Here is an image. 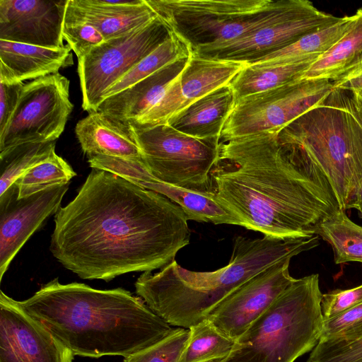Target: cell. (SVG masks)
<instances>
[{"label":"cell","instance_id":"4316f807","mask_svg":"<svg viewBox=\"0 0 362 362\" xmlns=\"http://www.w3.org/2000/svg\"><path fill=\"white\" fill-rule=\"evenodd\" d=\"M339 209L322 221L315 228V235L329 243L335 264L349 262L362 263V227L351 221Z\"/></svg>","mask_w":362,"mask_h":362},{"label":"cell","instance_id":"277c9868","mask_svg":"<svg viewBox=\"0 0 362 362\" xmlns=\"http://www.w3.org/2000/svg\"><path fill=\"white\" fill-rule=\"evenodd\" d=\"M319 236L277 238L236 236L228 264L213 272H194L175 260L135 282L136 293L170 326L189 329L206 320L213 308L249 279L281 259L319 245Z\"/></svg>","mask_w":362,"mask_h":362},{"label":"cell","instance_id":"b9f144b4","mask_svg":"<svg viewBox=\"0 0 362 362\" xmlns=\"http://www.w3.org/2000/svg\"><path fill=\"white\" fill-rule=\"evenodd\" d=\"M224 360L225 359L216 360V361H210V362H224Z\"/></svg>","mask_w":362,"mask_h":362},{"label":"cell","instance_id":"4fadbf2b","mask_svg":"<svg viewBox=\"0 0 362 362\" xmlns=\"http://www.w3.org/2000/svg\"><path fill=\"white\" fill-rule=\"evenodd\" d=\"M292 257L281 259L239 286L213 308L207 319L236 340L296 280L288 269Z\"/></svg>","mask_w":362,"mask_h":362},{"label":"cell","instance_id":"7a4b0ae2","mask_svg":"<svg viewBox=\"0 0 362 362\" xmlns=\"http://www.w3.org/2000/svg\"><path fill=\"white\" fill-rule=\"evenodd\" d=\"M210 175L216 202L264 235L311 237L340 209L320 169L275 133L220 141Z\"/></svg>","mask_w":362,"mask_h":362},{"label":"cell","instance_id":"484cf974","mask_svg":"<svg viewBox=\"0 0 362 362\" xmlns=\"http://www.w3.org/2000/svg\"><path fill=\"white\" fill-rule=\"evenodd\" d=\"M354 18V15L342 17L331 25L308 34L289 46L247 64H287L318 58L348 32Z\"/></svg>","mask_w":362,"mask_h":362},{"label":"cell","instance_id":"ffe728a7","mask_svg":"<svg viewBox=\"0 0 362 362\" xmlns=\"http://www.w3.org/2000/svg\"><path fill=\"white\" fill-rule=\"evenodd\" d=\"M69 45L49 49L0 40V81L13 84L59 73L73 65Z\"/></svg>","mask_w":362,"mask_h":362},{"label":"cell","instance_id":"5b68a950","mask_svg":"<svg viewBox=\"0 0 362 362\" xmlns=\"http://www.w3.org/2000/svg\"><path fill=\"white\" fill-rule=\"evenodd\" d=\"M317 274L290 285L235 340L224 362H294L319 342L324 317Z\"/></svg>","mask_w":362,"mask_h":362},{"label":"cell","instance_id":"ab89813d","mask_svg":"<svg viewBox=\"0 0 362 362\" xmlns=\"http://www.w3.org/2000/svg\"><path fill=\"white\" fill-rule=\"evenodd\" d=\"M356 209L362 215V180L356 187L352 201L349 209Z\"/></svg>","mask_w":362,"mask_h":362},{"label":"cell","instance_id":"9a60e30c","mask_svg":"<svg viewBox=\"0 0 362 362\" xmlns=\"http://www.w3.org/2000/svg\"><path fill=\"white\" fill-rule=\"evenodd\" d=\"M70 349L0 292V362H73Z\"/></svg>","mask_w":362,"mask_h":362},{"label":"cell","instance_id":"52a82bcc","mask_svg":"<svg viewBox=\"0 0 362 362\" xmlns=\"http://www.w3.org/2000/svg\"><path fill=\"white\" fill-rule=\"evenodd\" d=\"M170 28L196 49L230 42L299 8L304 0H146Z\"/></svg>","mask_w":362,"mask_h":362},{"label":"cell","instance_id":"2e32d148","mask_svg":"<svg viewBox=\"0 0 362 362\" xmlns=\"http://www.w3.org/2000/svg\"><path fill=\"white\" fill-rule=\"evenodd\" d=\"M68 0H0V40L62 48Z\"/></svg>","mask_w":362,"mask_h":362},{"label":"cell","instance_id":"44dd1931","mask_svg":"<svg viewBox=\"0 0 362 362\" xmlns=\"http://www.w3.org/2000/svg\"><path fill=\"white\" fill-rule=\"evenodd\" d=\"M189 57L170 63L131 87L105 98L97 111L129 124L136 123L160 100L170 83L184 69Z\"/></svg>","mask_w":362,"mask_h":362},{"label":"cell","instance_id":"4dcf8cb0","mask_svg":"<svg viewBox=\"0 0 362 362\" xmlns=\"http://www.w3.org/2000/svg\"><path fill=\"white\" fill-rule=\"evenodd\" d=\"M76 175L71 165L56 153L45 161L33 167L15 182L18 198L37 193L50 187L69 183Z\"/></svg>","mask_w":362,"mask_h":362},{"label":"cell","instance_id":"d6986e66","mask_svg":"<svg viewBox=\"0 0 362 362\" xmlns=\"http://www.w3.org/2000/svg\"><path fill=\"white\" fill-rule=\"evenodd\" d=\"M65 16L93 25L105 41L140 28L157 17L146 0H68Z\"/></svg>","mask_w":362,"mask_h":362},{"label":"cell","instance_id":"1f68e13d","mask_svg":"<svg viewBox=\"0 0 362 362\" xmlns=\"http://www.w3.org/2000/svg\"><path fill=\"white\" fill-rule=\"evenodd\" d=\"M362 339V303L324 320L319 342L344 345Z\"/></svg>","mask_w":362,"mask_h":362},{"label":"cell","instance_id":"e0dca14e","mask_svg":"<svg viewBox=\"0 0 362 362\" xmlns=\"http://www.w3.org/2000/svg\"><path fill=\"white\" fill-rule=\"evenodd\" d=\"M95 165L165 197L179 206L189 220L240 226L238 220L216 202L213 194L193 192L160 181L151 174L142 159L100 156Z\"/></svg>","mask_w":362,"mask_h":362},{"label":"cell","instance_id":"30bf717a","mask_svg":"<svg viewBox=\"0 0 362 362\" xmlns=\"http://www.w3.org/2000/svg\"><path fill=\"white\" fill-rule=\"evenodd\" d=\"M171 35L157 16L140 28L104 41L78 59L83 109L88 113L97 111L107 90Z\"/></svg>","mask_w":362,"mask_h":362},{"label":"cell","instance_id":"e575fe53","mask_svg":"<svg viewBox=\"0 0 362 362\" xmlns=\"http://www.w3.org/2000/svg\"><path fill=\"white\" fill-rule=\"evenodd\" d=\"M307 362H362V339L344 345L318 342Z\"/></svg>","mask_w":362,"mask_h":362},{"label":"cell","instance_id":"83f0119b","mask_svg":"<svg viewBox=\"0 0 362 362\" xmlns=\"http://www.w3.org/2000/svg\"><path fill=\"white\" fill-rule=\"evenodd\" d=\"M189 329V338L178 362L226 359L235 344V339L223 333L208 319Z\"/></svg>","mask_w":362,"mask_h":362},{"label":"cell","instance_id":"f1b7e54d","mask_svg":"<svg viewBox=\"0 0 362 362\" xmlns=\"http://www.w3.org/2000/svg\"><path fill=\"white\" fill-rule=\"evenodd\" d=\"M190 54L188 46L172 33L168 39L110 86L104 94L103 101L137 83L167 64L189 57Z\"/></svg>","mask_w":362,"mask_h":362},{"label":"cell","instance_id":"836d02e7","mask_svg":"<svg viewBox=\"0 0 362 362\" xmlns=\"http://www.w3.org/2000/svg\"><path fill=\"white\" fill-rule=\"evenodd\" d=\"M63 37L78 59L105 41L102 34L93 25L65 16Z\"/></svg>","mask_w":362,"mask_h":362},{"label":"cell","instance_id":"74e56055","mask_svg":"<svg viewBox=\"0 0 362 362\" xmlns=\"http://www.w3.org/2000/svg\"><path fill=\"white\" fill-rule=\"evenodd\" d=\"M340 103L356 118L362 127V100L354 93L334 89Z\"/></svg>","mask_w":362,"mask_h":362},{"label":"cell","instance_id":"8d00e7d4","mask_svg":"<svg viewBox=\"0 0 362 362\" xmlns=\"http://www.w3.org/2000/svg\"><path fill=\"white\" fill-rule=\"evenodd\" d=\"M23 84L0 81V134L6 128L17 107Z\"/></svg>","mask_w":362,"mask_h":362},{"label":"cell","instance_id":"7c38bea8","mask_svg":"<svg viewBox=\"0 0 362 362\" xmlns=\"http://www.w3.org/2000/svg\"><path fill=\"white\" fill-rule=\"evenodd\" d=\"M341 18L320 11L305 0L297 9L236 40L201 47L192 54L206 59L250 64L325 28Z\"/></svg>","mask_w":362,"mask_h":362},{"label":"cell","instance_id":"3957f363","mask_svg":"<svg viewBox=\"0 0 362 362\" xmlns=\"http://www.w3.org/2000/svg\"><path fill=\"white\" fill-rule=\"evenodd\" d=\"M19 303L74 356L127 358L173 330L140 297L122 288L63 284L57 278Z\"/></svg>","mask_w":362,"mask_h":362},{"label":"cell","instance_id":"7402d4cb","mask_svg":"<svg viewBox=\"0 0 362 362\" xmlns=\"http://www.w3.org/2000/svg\"><path fill=\"white\" fill-rule=\"evenodd\" d=\"M76 136L87 157L107 156L142 159L129 123L95 111L78 122Z\"/></svg>","mask_w":362,"mask_h":362},{"label":"cell","instance_id":"9c48e42d","mask_svg":"<svg viewBox=\"0 0 362 362\" xmlns=\"http://www.w3.org/2000/svg\"><path fill=\"white\" fill-rule=\"evenodd\" d=\"M334 90L327 79H304L235 100L220 134L225 141L260 133L278 134L322 103Z\"/></svg>","mask_w":362,"mask_h":362},{"label":"cell","instance_id":"d590c367","mask_svg":"<svg viewBox=\"0 0 362 362\" xmlns=\"http://www.w3.org/2000/svg\"><path fill=\"white\" fill-rule=\"evenodd\" d=\"M362 303V284L349 289H336L322 294L321 309L324 320Z\"/></svg>","mask_w":362,"mask_h":362},{"label":"cell","instance_id":"8992f818","mask_svg":"<svg viewBox=\"0 0 362 362\" xmlns=\"http://www.w3.org/2000/svg\"><path fill=\"white\" fill-rule=\"evenodd\" d=\"M277 134L302 149L327 179L339 208L348 209L362 180V127L334 89Z\"/></svg>","mask_w":362,"mask_h":362},{"label":"cell","instance_id":"8fae6325","mask_svg":"<svg viewBox=\"0 0 362 362\" xmlns=\"http://www.w3.org/2000/svg\"><path fill=\"white\" fill-rule=\"evenodd\" d=\"M69 84L59 73L23 84L17 107L0 134V156L20 145L54 142L59 137L74 108Z\"/></svg>","mask_w":362,"mask_h":362},{"label":"cell","instance_id":"f546056e","mask_svg":"<svg viewBox=\"0 0 362 362\" xmlns=\"http://www.w3.org/2000/svg\"><path fill=\"white\" fill-rule=\"evenodd\" d=\"M55 153L54 141L20 145L0 156V195L26 171Z\"/></svg>","mask_w":362,"mask_h":362},{"label":"cell","instance_id":"ac0fdd59","mask_svg":"<svg viewBox=\"0 0 362 362\" xmlns=\"http://www.w3.org/2000/svg\"><path fill=\"white\" fill-rule=\"evenodd\" d=\"M246 64L206 59L191 52L184 69L168 86L163 100L173 116L208 93L229 84Z\"/></svg>","mask_w":362,"mask_h":362},{"label":"cell","instance_id":"f35d334b","mask_svg":"<svg viewBox=\"0 0 362 362\" xmlns=\"http://www.w3.org/2000/svg\"><path fill=\"white\" fill-rule=\"evenodd\" d=\"M333 88L349 92L362 90V66L334 81Z\"/></svg>","mask_w":362,"mask_h":362},{"label":"cell","instance_id":"60d3db41","mask_svg":"<svg viewBox=\"0 0 362 362\" xmlns=\"http://www.w3.org/2000/svg\"><path fill=\"white\" fill-rule=\"evenodd\" d=\"M356 94L361 100H362V90L357 91V92H351Z\"/></svg>","mask_w":362,"mask_h":362},{"label":"cell","instance_id":"6da1fadb","mask_svg":"<svg viewBox=\"0 0 362 362\" xmlns=\"http://www.w3.org/2000/svg\"><path fill=\"white\" fill-rule=\"evenodd\" d=\"M188 221L165 197L92 168L75 198L55 214L49 250L80 278L109 281L174 261L190 243Z\"/></svg>","mask_w":362,"mask_h":362},{"label":"cell","instance_id":"d6a6232c","mask_svg":"<svg viewBox=\"0 0 362 362\" xmlns=\"http://www.w3.org/2000/svg\"><path fill=\"white\" fill-rule=\"evenodd\" d=\"M189 334V329H173L154 344L124 358V362H178Z\"/></svg>","mask_w":362,"mask_h":362},{"label":"cell","instance_id":"cb8c5ba5","mask_svg":"<svg viewBox=\"0 0 362 362\" xmlns=\"http://www.w3.org/2000/svg\"><path fill=\"white\" fill-rule=\"evenodd\" d=\"M354 17L348 32L319 57L300 80L334 81L362 66V8H359Z\"/></svg>","mask_w":362,"mask_h":362},{"label":"cell","instance_id":"603a6c76","mask_svg":"<svg viewBox=\"0 0 362 362\" xmlns=\"http://www.w3.org/2000/svg\"><path fill=\"white\" fill-rule=\"evenodd\" d=\"M235 97L229 84L208 93L173 115L166 124L198 139L219 137Z\"/></svg>","mask_w":362,"mask_h":362},{"label":"cell","instance_id":"d4e9b609","mask_svg":"<svg viewBox=\"0 0 362 362\" xmlns=\"http://www.w3.org/2000/svg\"><path fill=\"white\" fill-rule=\"evenodd\" d=\"M318 58L287 64H247L229 85L235 100L276 88L300 81Z\"/></svg>","mask_w":362,"mask_h":362},{"label":"cell","instance_id":"5bb4252c","mask_svg":"<svg viewBox=\"0 0 362 362\" xmlns=\"http://www.w3.org/2000/svg\"><path fill=\"white\" fill-rule=\"evenodd\" d=\"M69 183L57 185L18 198L14 182L0 195V281L29 238L60 209Z\"/></svg>","mask_w":362,"mask_h":362},{"label":"cell","instance_id":"ba28073f","mask_svg":"<svg viewBox=\"0 0 362 362\" xmlns=\"http://www.w3.org/2000/svg\"><path fill=\"white\" fill-rule=\"evenodd\" d=\"M130 126L153 176L193 192L213 194L210 175L218 155L219 137L198 139L168 124Z\"/></svg>","mask_w":362,"mask_h":362}]
</instances>
